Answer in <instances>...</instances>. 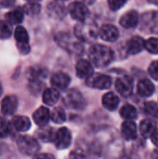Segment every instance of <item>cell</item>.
<instances>
[{
    "label": "cell",
    "instance_id": "22",
    "mask_svg": "<svg viewBox=\"0 0 158 159\" xmlns=\"http://www.w3.org/2000/svg\"><path fill=\"white\" fill-rule=\"evenodd\" d=\"M119 104V98L114 92H108L102 97V105L109 111H114Z\"/></svg>",
    "mask_w": 158,
    "mask_h": 159
},
{
    "label": "cell",
    "instance_id": "40",
    "mask_svg": "<svg viewBox=\"0 0 158 159\" xmlns=\"http://www.w3.org/2000/svg\"><path fill=\"white\" fill-rule=\"evenodd\" d=\"M150 136H151V140H152L153 143L156 144L158 147V129H156L154 130V132H153Z\"/></svg>",
    "mask_w": 158,
    "mask_h": 159
},
{
    "label": "cell",
    "instance_id": "47",
    "mask_svg": "<svg viewBox=\"0 0 158 159\" xmlns=\"http://www.w3.org/2000/svg\"><path fill=\"white\" fill-rule=\"evenodd\" d=\"M56 1H65V0H56Z\"/></svg>",
    "mask_w": 158,
    "mask_h": 159
},
{
    "label": "cell",
    "instance_id": "23",
    "mask_svg": "<svg viewBox=\"0 0 158 159\" xmlns=\"http://www.w3.org/2000/svg\"><path fill=\"white\" fill-rule=\"evenodd\" d=\"M60 99V93L56 89H47L43 92V102L47 105H54Z\"/></svg>",
    "mask_w": 158,
    "mask_h": 159
},
{
    "label": "cell",
    "instance_id": "39",
    "mask_svg": "<svg viewBox=\"0 0 158 159\" xmlns=\"http://www.w3.org/2000/svg\"><path fill=\"white\" fill-rule=\"evenodd\" d=\"M15 0H0V8L11 7L14 4Z\"/></svg>",
    "mask_w": 158,
    "mask_h": 159
},
{
    "label": "cell",
    "instance_id": "27",
    "mask_svg": "<svg viewBox=\"0 0 158 159\" xmlns=\"http://www.w3.org/2000/svg\"><path fill=\"white\" fill-rule=\"evenodd\" d=\"M50 119L56 124H61L66 120V114L61 107H55L50 113Z\"/></svg>",
    "mask_w": 158,
    "mask_h": 159
},
{
    "label": "cell",
    "instance_id": "28",
    "mask_svg": "<svg viewBox=\"0 0 158 159\" xmlns=\"http://www.w3.org/2000/svg\"><path fill=\"white\" fill-rule=\"evenodd\" d=\"M14 36L17 43H29V35L26 29L22 26H18L15 29Z\"/></svg>",
    "mask_w": 158,
    "mask_h": 159
},
{
    "label": "cell",
    "instance_id": "33",
    "mask_svg": "<svg viewBox=\"0 0 158 159\" xmlns=\"http://www.w3.org/2000/svg\"><path fill=\"white\" fill-rule=\"evenodd\" d=\"M143 111L146 115L154 117H158V104L155 102H147L144 103Z\"/></svg>",
    "mask_w": 158,
    "mask_h": 159
},
{
    "label": "cell",
    "instance_id": "32",
    "mask_svg": "<svg viewBox=\"0 0 158 159\" xmlns=\"http://www.w3.org/2000/svg\"><path fill=\"white\" fill-rule=\"evenodd\" d=\"M22 8L24 13L28 15H35L40 12L41 6L38 2H28Z\"/></svg>",
    "mask_w": 158,
    "mask_h": 159
},
{
    "label": "cell",
    "instance_id": "13",
    "mask_svg": "<svg viewBox=\"0 0 158 159\" xmlns=\"http://www.w3.org/2000/svg\"><path fill=\"white\" fill-rule=\"evenodd\" d=\"M100 36L105 40V41H108V42H115L118 39L119 37V32H118V29L112 25V24H105L103 25L100 32Z\"/></svg>",
    "mask_w": 158,
    "mask_h": 159
},
{
    "label": "cell",
    "instance_id": "37",
    "mask_svg": "<svg viewBox=\"0 0 158 159\" xmlns=\"http://www.w3.org/2000/svg\"><path fill=\"white\" fill-rule=\"evenodd\" d=\"M126 4V0H108V6L111 10L116 11Z\"/></svg>",
    "mask_w": 158,
    "mask_h": 159
},
{
    "label": "cell",
    "instance_id": "15",
    "mask_svg": "<svg viewBox=\"0 0 158 159\" xmlns=\"http://www.w3.org/2000/svg\"><path fill=\"white\" fill-rule=\"evenodd\" d=\"M144 48V40L142 37L135 35L127 43V52L130 55H136Z\"/></svg>",
    "mask_w": 158,
    "mask_h": 159
},
{
    "label": "cell",
    "instance_id": "5",
    "mask_svg": "<svg viewBox=\"0 0 158 159\" xmlns=\"http://www.w3.org/2000/svg\"><path fill=\"white\" fill-rule=\"evenodd\" d=\"M63 102L68 107L76 110H82L86 106L85 98L76 89L68 90L63 97Z\"/></svg>",
    "mask_w": 158,
    "mask_h": 159
},
{
    "label": "cell",
    "instance_id": "26",
    "mask_svg": "<svg viewBox=\"0 0 158 159\" xmlns=\"http://www.w3.org/2000/svg\"><path fill=\"white\" fill-rule=\"evenodd\" d=\"M37 137L39 140H41L44 143H50L53 142L54 137H55V132L53 130L52 128H45V126L42 127V129H40L37 131Z\"/></svg>",
    "mask_w": 158,
    "mask_h": 159
},
{
    "label": "cell",
    "instance_id": "14",
    "mask_svg": "<svg viewBox=\"0 0 158 159\" xmlns=\"http://www.w3.org/2000/svg\"><path fill=\"white\" fill-rule=\"evenodd\" d=\"M75 71H76V75L80 79L83 78H88L89 75L93 74V67L91 62H89L87 60H79L76 62L75 65Z\"/></svg>",
    "mask_w": 158,
    "mask_h": 159
},
{
    "label": "cell",
    "instance_id": "29",
    "mask_svg": "<svg viewBox=\"0 0 158 159\" xmlns=\"http://www.w3.org/2000/svg\"><path fill=\"white\" fill-rule=\"evenodd\" d=\"M12 34V25L7 20H0V39H7Z\"/></svg>",
    "mask_w": 158,
    "mask_h": 159
},
{
    "label": "cell",
    "instance_id": "17",
    "mask_svg": "<svg viewBox=\"0 0 158 159\" xmlns=\"http://www.w3.org/2000/svg\"><path fill=\"white\" fill-rule=\"evenodd\" d=\"M33 119L39 127L46 126L50 119V112L47 107L41 106L33 115Z\"/></svg>",
    "mask_w": 158,
    "mask_h": 159
},
{
    "label": "cell",
    "instance_id": "31",
    "mask_svg": "<svg viewBox=\"0 0 158 159\" xmlns=\"http://www.w3.org/2000/svg\"><path fill=\"white\" fill-rule=\"evenodd\" d=\"M48 12L51 16H53V17L57 16L59 18H62L66 13L64 7H62L61 5L53 4V3L48 6Z\"/></svg>",
    "mask_w": 158,
    "mask_h": 159
},
{
    "label": "cell",
    "instance_id": "35",
    "mask_svg": "<svg viewBox=\"0 0 158 159\" xmlns=\"http://www.w3.org/2000/svg\"><path fill=\"white\" fill-rule=\"evenodd\" d=\"M44 87V84L41 80H35V81H30L29 88L30 90L33 93H39Z\"/></svg>",
    "mask_w": 158,
    "mask_h": 159
},
{
    "label": "cell",
    "instance_id": "19",
    "mask_svg": "<svg viewBox=\"0 0 158 159\" xmlns=\"http://www.w3.org/2000/svg\"><path fill=\"white\" fill-rule=\"evenodd\" d=\"M137 90L139 95H141L142 97H150L155 91V86L149 79L144 78L139 81Z\"/></svg>",
    "mask_w": 158,
    "mask_h": 159
},
{
    "label": "cell",
    "instance_id": "8",
    "mask_svg": "<svg viewBox=\"0 0 158 159\" xmlns=\"http://www.w3.org/2000/svg\"><path fill=\"white\" fill-rule=\"evenodd\" d=\"M69 13L74 20L78 21L85 20L88 16V9L86 4L83 2H73L69 6Z\"/></svg>",
    "mask_w": 158,
    "mask_h": 159
},
{
    "label": "cell",
    "instance_id": "10",
    "mask_svg": "<svg viewBox=\"0 0 158 159\" xmlns=\"http://www.w3.org/2000/svg\"><path fill=\"white\" fill-rule=\"evenodd\" d=\"M18 108V99L14 95L6 96L1 102V111L6 116H12Z\"/></svg>",
    "mask_w": 158,
    "mask_h": 159
},
{
    "label": "cell",
    "instance_id": "16",
    "mask_svg": "<svg viewBox=\"0 0 158 159\" xmlns=\"http://www.w3.org/2000/svg\"><path fill=\"white\" fill-rule=\"evenodd\" d=\"M121 132L123 137L128 141L135 140L138 136L137 126L133 120H127L121 126Z\"/></svg>",
    "mask_w": 158,
    "mask_h": 159
},
{
    "label": "cell",
    "instance_id": "20",
    "mask_svg": "<svg viewBox=\"0 0 158 159\" xmlns=\"http://www.w3.org/2000/svg\"><path fill=\"white\" fill-rule=\"evenodd\" d=\"M12 128L18 131H27L31 128V121L28 117L22 116H16L11 120Z\"/></svg>",
    "mask_w": 158,
    "mask_h": 159
},
{
    "label": "cell",
    "instance_id": "38",
    "mask_svg": "<svg viewBox=\"0 0 158 159\" xmlns=\"http://www.w3.org/2000/svg\"><path fill=\"white\" fill-rule=\"evenodd\" d=\"M17 47L19 51L22 54V55H26L30 52L31 48L29 43H17Z\"/></svg>",
    "mask_w": 158,
    "mask_h": 159
},
{
    "label": "cell",
    "instance_id": "12",
    "mask_svg": "<svg viewBox=\"0 0 158 159\" xmlns=\"http://www.w3.org/2000/svg\"><path fill=\"white\" fill-rule=\"evenodd\" d=\"M119 22L126 29L135 28L139 23V14L136 10H129L121 17Z\"/></svg>",
    "mask_w": 158,
    "mask_h": 159
},
{
    "label": "cell",
    "instance_id": "3",
    "mask_svg": "<svg viewBox=\"0 0 158 159\" xmlns=\"http://www.w3.org/2000/svg\"><path fill=\"white\" fill-rule=\"evenodd\" d=\"M56 42L64 49H66L70 53L74 54H81L84 51L82 44L78 41V38L75 36L74 38L71 34L67 33H60L55 37Z\"/></svg>",
    "mask_w": 158,
    "mask_h": 159
},
{
    "label": "cell",
    "instance_id": "2",
    "mask_svg": "<svg viewBox=\"0 0 158 159\" xmlns=\"http://www.w3.org/2000/svg\"><path fill=\"white\" fill-rule=\"evenodd\" d=\"M98 28L93 21L85 20L79 21L74 27V34L78 40L83 42H90L97 38L98 36Z\"/></svg>",
    "mask_w": 158,
    "mask_h": 159
},
{
    "label": "cell",
    "instance_id": "46",
    "mask_svg": "<svg viewBox=\"0 0 158 159\" xmlns=\"http://www.w3.org/2000/svg\"><path fill=\"white\" fill-rule=\"evenodd\" d=\"M27 2H39L41 0H26Z\"/></svg>",
    "mask_w": 158,
    "mask_h": 159
},
{
    "label": "cell",
    "instance_id": "42",
    "mask_svg": "<svg viewBox=\"0 0 158 159\" xmlns=\"http://www.w3.org/2000/svg\"><path fill=\"white\" fill-rule=\"evenodd\" d=\"M81 2H83L84 4H86V5H92L96 0H80Z\"/></svg>",
    "mask_w": 158,
    "mask_h": 159
},
{
    "label": "cell",
    "instance_id": "30",
    "mask_svg": "<svg viewBox=\"0 0 158 159\" xmlns=\"http://www.w3.org/2000/svg\"><path fill=\"white\" fill-rule=\"evenodd\" d=\"M12 125L5 117L0 116V138H6L11 133Z\"/></svg>",
    "mask_w": 158,
    "mask_h": 159
},
{
    "label": "cell",
    "instance_id": "18",
    "mask_svg": "<svg viewBox=\"0 0 158 159\" xmlns=\"http://www.w3.org/2000/svg\"><path fill=\"white\" fill-rule=\"evenodd\" d=\"M47 75V71L46 68L35 65L33 67H30L27 71V77L29 81H35V80H41L46 78Z\"/></svg>",
    "mask_w": 158,
    "mask_h": 159
},
{
    "label": "cell",
    "instance_id": "21",
    "mask_svg": "<svg viewBox=\"0 0 158 159\" xmlns=\"http://www.w3.org/2000/svg\"><path fill=\"white\" fill-rule=\"evenodd\" d=\"M23 15H24L23 8L20 7H18L12 9L11 11L6 13L5 18H6V20H7L11 24H20L23 20Z\"/></svg>",
    "mask_w": 158,
    "mask_h": 159
},
{
    "label": "cell",
    "instance_id": "1",
    "mask_svg": "<svg viewBox=\"0 0 158 159\" xmlns=\"http://www.w3.org/2000/svg\"><path fill=\"white\" fill-rule=\"evenodd\" d=\"M91 63L97 67H105L111 63L114 59L113 50L104 45L95 44L89 49L88 54Z\"/></svg>",
    "mask_w": 158,
    "mask_h": 159
},
{
    "label": "cell",
    "instance_id": "34",
    "mask_svg": "<svg viewBox=\"0 0 158 159\" xmlns=\"http://www.w3.org/2000/svg\"><path fill=\"white\" fill-rule=\"evenodd\" d=\"M144 48L147 49L148 52L153 53V54H157L158 53V38L156 37H151L144 41Z\"/></svg>",
    "mask_w": 158,
    "mask_h": 159
},
{
    "label": "cell",
    "instance_id": "9",
    "mask_svg": "<svg viewBox=\"0 0 158 159\" xmlns=\"http://www.w3.org/2000/svg\"><path fill=\"white\" fill-rule=\"evenodd\" d=\"M115 89L123 97H129L133 90V80L131 77L125 75L117 78L115 82Z\"/></svg>",
    "mask_w": 158,
    "mask_h": 159
},
{
    "label": "cell",
    "instance_id": "45",
    "mask_svg": "<svg viewBox=\"0 0 158 159\" xmlns=\"http://www.w3.org/2000/svg\"><path fill=\"white\" fill-rule=\"evenodd\" d=\"M154 153H155L156 157H158V148H157V149H156V150H155V152H154Z\"/></svg>",
    "mask_w": 158,
    "mask_h": 159
},
{
    "label": "cell",
    "instance_id": "43",
    "mask_svg": "<svg viewBox=\"0 0 158 159\" xmlns=\"http://www.w3.org/2000/svg\"><path fill=\"white\" fill-rule=\"evenodd\" d=\"M148 1L151 2V3H154V4H156V5L158 6V0H148Z\"/></svg>",
    "mask_w": 158,
    "mask_h": 159
},
{
    "label": "cell",
    "instance_id": "7",
    "mask_svg": "<svg viewBox=\"0 0 158 159\" xmlns=\"http://www.w3.org/2000/svg\"><path fill=\"white\" fill-rule=\"evenodd\" d=\"M72 142V134L71 131L67 128H61L57 132H55V137L53 143L55 146L60 149H66L70 146Z\"/></svg>",
    "mask_w": 158,
    "mask_h": 159
},
{
    "label": "cell",
    "instance_id": "41",
    "mask_svg": "<svg viewBox=\"0 0 158 159\" xmlns=\"http://www.w3.org/2000/svg\"><path fill=\"white\" fill-rule=\"evenodd\" d=\"M35 157H37V158H41V157H49V158H54V157L52 156V155H46V154H44V155H38V156H36Z\"/></svg>",
    "mask_w": 158,
    "mask_h": 159
},
{
    "label": "cell",
    "instance_id": "6",
    "mask_svg": "<svg viewBox=\"0 0 158 159\" xmlns=\"http://www.w3.org/2000/svg\"><path fill=\"white\" fill-rule=\"evenodd\" d=\"M87 86L98 89H107L112 85V79L110 76L102 74H92L88 78H86Z\"/></svg>",
    "mask_w": 158,
    "mask_h": 159
},
{
    "label": "cell",
    "instance_id": "36",
    "mask_svg": "<svg viewBox=\"0 0 158 159\" xmlns=\"http://www.w3.org/2000/svg\"><path fill=\"white\" fill-rule=\"evenodd\" d=\"M148 73L153 79L158 81V61H152V63L149 66Z\"/></svg>",
    "mask_w": 158,
    "mask_h": 159
},
{
    "label": "cell",
    "instance_id": "25",
    "mask_svg": "<svg viewBox=\"0 0 158 159\" xmlns=\"http://www.w3.org/2000/svg\"><path fill=\"white\" fill-rule=\"evenodd\" d=\"M120 116L126 120H134L138 117V112L133 105L125 104L120 110Z\"/></svg>",
    "mask_w": 158,
    "mask_h": 159
},
{
    "label": "cell",
    "instance_id": "44",
    "mask_svg": "<svg viewBox=\"0 0 158 159\" xmlns=\"http://www.w3.org/2000/svg\"><path fill=\"white\" fill-rule=\"evenodd\" d=\"M2 93H3V88H2V85H1V83H0V97H1V95H2Z\"/></svg>",
    "mask_w": 158,
    "mask_h": 159
},
{
    "label": "cell",
    "instance_id": "4",
    "mask_svg": "<svg viewBox=\"0 0 158 159\" xmlns=\"http://www.w3.org/2000/svg\"><path fill=\"white\" fill-rule=\"evenodd\" d=\"M17 145L21 154L26 156H34L40 149L37 141L28 135H21L17 140Z\"/></svg>",
    "mask_w": 158,
    "mask_h": 159
},
{
    "label": "cell",
    "instance_id": "24",
    "mask_svg": "<svg viewBox=\"0 0 158 159\" xmlns=\"http://www.w3.org/2000/svg\"><path fill=\"white\" fill-rule=\"evenodd\" d=\"M156 125L151 119H143L140 124V132L143 137H149L156 129Z\"/></svg>",
    "mask_w": 158,
    "mask_h": 159
},
{
    "label": "cell",
    "instance_id": "11",
    "mask_svg": "<svg viewBox=\"0 0 158 159\" xmlns=\"http://www.w3.org/2000/svg\"><path fill=\"white\" fill-rule=\"evenodd\" d=\"M50 82L54 89H60V90H64L70 85L71 78L67 74H65L63 72H58L52 75Z\"/></svg>",
    "mask_w": 158,
    "mask_h": 159
}]
</instances>
